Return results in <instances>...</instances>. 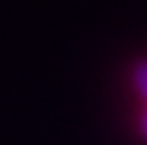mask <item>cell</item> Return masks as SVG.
<instances>
[{
    "label": "cell",
    "instance_id": "7a4b0ae2",
    "mask_svg": "<svg viewBox=\"0 0 147 145\" xmlns=\"http://www.w3.org/2000/svg\"><path fill=\"white\" fill-rule=\"evenodd\" d=\"M137 132L141 139L147 141V104H141V110L137 114Z\"/></svg>",
    "mask_w": 147,
    "mask_h": 145
},
{
    "label": "cell",
    "instance_id": "6da1fadb",
    "mask_svg": "<svg viewBox=\"0 0 147 145\" xmlns=\"http://www.w3.org/2000/svg\"><path fill=\"white\" fill-rule=\"evenodd\" d=\"M131 86L141 104H147V59L136 63L131 71Z\"/></svg>",
    "mask_w": 147,
    "mask_h": 145
}]
</instances>
